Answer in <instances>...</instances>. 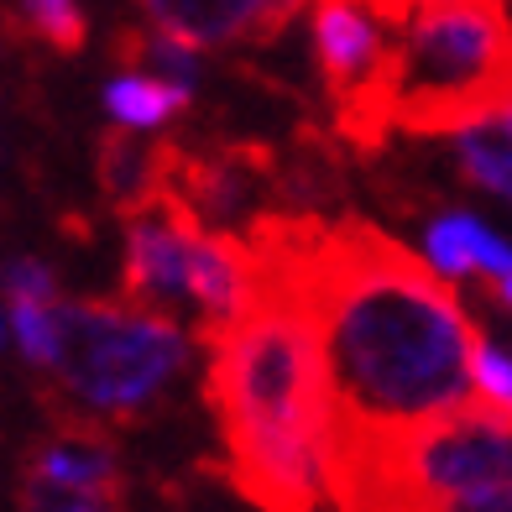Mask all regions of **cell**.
Here are the masks:
<instances>
[{
    "mask_svg": "<svg viewBox=\"0 0 512 512\" xmlns=\"http://www.w3.org/2000/svg\"><path fill=\"white\" fill-rule=\"evenodd\" d=\"M251 267L304 304L324 366V439L392 434L471 398L481 345L460 293L371 220L256 215Z\"/></svg>",
    "mask_w": 512,
    "mask_h": 512,
    "instance_id": "obj_1",
    "label": "cell"
},
{
    "mask_svg": "<svg viewBox=\"0 0 512 512\" xmlns=\"http://www.w3.org/2000/svg\"><path fill=\"white\" fill-rule=\"evenodd\" d=\"M204 351L225 481L262 512H324V366L304 304L256 272L246 309Z\"/></svg>",
    "mask_w": 512,
    "mask_h": 512,
    "instance_id": "obj_2",
    "label": "cell"
},
{
    "mask_svg": "<svg viewBox=\"0 0 512 512\" xmlns=\"http://www.w3.org/2000/svg\"><path fill=\"white\" fill-rule=\"evenodd\" d=\"M512 89V16L502 0L413 11L392 37L387 121L403 136H455L492 121Z\"/></svg>",
    "mask_w": 512,
    "mask_h": 512,
    "instance_id": "obj_3",
    "label": "cell"
},
{
    "mask_svg": "<svg viewBox=\"0 0 512 512\" xmlns=\"http://www.w3.org/2000/svg\"><path fill=\"white\" fill-rule=\"evenodd\" d=\"M58 314V356L53 392L100 424L142 418L162 387L189 366V340L168 314H152L126 298H74L53 304Z\"/></svg>",
    "mask_w": 512,
    "mask_h": 512,
    "instance_id": "obj_4",
    "label": "cell"
},
{
    "mask_svg": "<svg viewBox=\"0 0 512 512\" xmlns=\"http://www.w3.org/2000/svg\"><path fill=\"white\" fill-rule=\"evenodd\" d=\"M314 58L324 74V95L335 105L340 142H351L356 152H377L392 136V27L366 0H314Z\"/></svg>",
    "mask_w": 512,
    "mask_h": 512,
    "instance_id": "obj_5",
    "label": "cell"
},
{
    "mask_svg": "<svg viewBox=\"0 0 512 512\" xmlns=\"http://www.w3.org/2000/svg\"><path fill=\"white\" fill-rule=\"evenodd\" d=\"M189 215L194 209L168 189L152 209L126 220V272H121L126 304L173 319L178 298H189Z\"/></svg>",
    "mask_w": 512,
    "mask_h": 512,
    "instance_id": "obj_6",
    "label": "cell"
},
{
    "mask_svg": "<svg viewBox=\"0 0 512 512\" xmlns=\"http://www.w3.org/2000/svg\"><path fill=\"white\" fill-rule=\"evenodd\" d=\"M183 147L173 136H136L131 126H110L95 142V178L115 215H142L173 189Z\"/></svg>",
    "mask_w": 512,
    "mask_h": 512,
    "instance_id": "obj_7",
    "label": "cell"
},
{
    "mask_svg": "<svg viewBox=\"0 0 512 512\" xmlns=\"http://www.w3.org/2000/svg\"><path fill=\"white\" fill-rule=\"evenodd\" d=\"M21 476L74 486V492H100V497H131L121 455H115V434H68V429H58L53 439H42V445L27 455V471Z\"/></svg>",
    "mask_w": 512,
    "mask_h": 512,
    "instance_id": "obj_8",
    "label": "cell"
},
{
    "mask_svg": "<svg viewBox=\"0 0 512 512\" xmlns=\"http://www.w3.org/2000/svg\"><path fill=\"white\" fill-rule=\"evenodd\" d=\"M147 11L152 32L178 37L189 48H230L251 42L262 0H136Z\"/></svg>",
    "mask_w": 512,
    "mask_h": 512,
    "instance_id": "obj_9",
    "label": "cell"
},
{
    "mask_svg": "<svg viewBox=\"0 0 512 512\" xmlns=\"http://www.w3.org/2000/svg\"><path fill=\"white\" fill-rule=\"evenodd\" d=\"M330 502L335 512H512V471L429 486V492H340Z\"/></svg>",
    "mask_w": 512,
    "mask_h": 512,
    "instance_id": "obj_10",
    "label": "cell"
},
{
    "mask_svg": "<svg viewBox=\"0 0 512 512\" xmlns=\"http://www.w3.org/2000/svg\"><path fill=\"white\" fill-rule=\"evenodd\" d=\"M424 251H429V267L439 277H471V272H486V277H507L512 272V241H502L486 220L476 215H439L424 236Z\"/></svg>",
    "mask_w": 512,
    "mask_h": 512,
    "instance_id": "obj_11",
    "label": "cell"
},
{
    "mask_svg": "<svg viewBox=\"0 0 512 512\" xmlns=\"http://www.w3.org/2000/svg\"><path fill=\"white\" fill-rule=\"evenodd\" d=\"M455 142V162L460 173L476 183V189L497 194L512 204V131L502 121H481V126H465L450 136Z\"/></svg>",
    "mask_w": 512,
    "mask_h": 512,
    "instance_id": "obj_12",
    "label": "cell"
},
{
    "mask_svg": "<svg viewBox=\"0 0 512 512\" xmlns=\"http://www.w3.org/2000/svg\"><path fill=\"white\" fill-rule=\"evenodd\" d=\"M105 105H110V115L121 126L157 131V126H168L173 115L189 105V89H178V84L157 79V74H121L105 89Z\"/></svg>",
    "mask_w": 512,
    "mask_h": 512,
    "instance_id": "obj_13",
    "label": "cell"
},
{
    "mask_svg": "<svg viewBox=\"0 0 512 512\" xmlns=\"http://www.w3.org/2000/svg\"><path fill=\"white\" fill-rule=\"evenodd\" d=\"M21 21L53 53H84L89 42V21L79 11V0H21Z\"/></svg>",
    "mask_w": 512,
    "mask_h": 512,
    "instance_id": "obj_14",
    "label": "cell"
},
{
    "mask_svg": "<svg viewBox=\"0 0 512 512\" xmlns=\"http://www.w3.org/2000/svg\"><path fill=\"white\" fill-rule=\"evenodd\" d=\"M6 330L16 335L21 356H27L37 371H53V356H58V314L53 304H32V298H16L11 304V319Z\"/></svg>",
    "mask_w": 512,
    "mask_h": 512,
    "instance_id": "obj_15",
    "label": "cell"
},
{
    "mask_svg": "<svg viewBox=\"0 0 512 512\" xmlns=\"http://www.w3.org/2000/svg\"><path fill=\"white\" fill-rule=\"evenodd\" d=\"M21 512H126V497H100V492H74L37 476H21Z\"/></svg>",
    "mask_w": 512,
    "mask_h": 512,
    "instance_id": "obj_16",
    "label": "cell"
},
{
    "mask_svg": "<svg viewBox=\"0 0 512 512\" xmlns=\"http://www.w3.org/2000/svg\"><path fill=\"white\" fill-rule=\"evenodd\" d=\"M471 387L481 392L486 403L512 408V356H507V351H497V345L486 340V335H481L476 356H471Z\"/></svg>",
    "mask_w": 512,
    "mask_h": 512,
    "instance_id": "obj_17",
    "label": "cell"
},
{
    "mask_svg": "<svg viewBox=\"0 0 512 512\" xmlns=\"http://www.w3.org/2000/svg\"><path fill=\"white\" fill-rule=\"evenodd\" d=\"M0 293H6V304H16V298H32V304H58V277L32 262V256H21V262H11L6 272H0Z\"/></svg>",
    "mask_w": 512,
    "mask_h": 512,
    "instance_id": "obj_18",
    "label": "cell"
},
{
    "mask_svg": "<svg viewBox=\"0 0 512 512\" xmlns=\"http://www.w3.org/2000/svg\"><path fill=\"white\" fill-rule=\"evenodd\" d=\"M309 0H262V16H256V32L251 42H277L288 27H293V16L304 11Z\"/></svg>",
    "mask_w": 512,
    "mask_h": 512,
    "instance_id": "obj_19",
    "label": "cell"
},
{
    "mask_svg": "<svg viewBox=\"0 0 512 512\" xmlns=\"http://www.w3.org/2000/svg\"><path fill=\"white\" fill-rule=\"evenodd\" d=\"M366 6L377 11V16L387 21L392 32H398V27H403V21H408L413 11H424V6H450V0H366Z\"/></svg>",
    "mask_w": 512,
    "mask_h": 512,
    "instance_id": "obj_20",
    "label": "cell"
},
{
    "mask_svg": "<svg viewBox=\"0 0 512 512\" xmlns=\"http://www.w3.org/2000/svg\"><path fill=\"white\" fill-rule=\"evenodd\" d=\"M486 293H492V298H502V304L512 309V272H507V277H492V283H486Z\"/></svg>",
    "mask_w": 512,
    "mask_h": 512,
    "instance_id": "obj_21",
    "label": "cell"
},
{
    "mask_svg": "<svg viewBox=\"0 0 512 512\" xmlns=\"http://www.w3.org/2000/svg\"><path fill=\"white\" fill-rule=\"evenodd\" d=\"M492 121H502V126L512 131V89H507V95H502V105H497V115H492Z\"/></svg>",
    "mask_w": 512,
    "mask_h": 512,
    "instance_id": "obj_22",
    "label": "cell"
},
{
    "mask_svg": "<svg viewBox=\"0 0 512 512\" xmlns=\"http://www.w3.org/2000/svg\"><path fill=\"white\" fill-rule=\"evenodd\" d=\"M6 335H11V330H6V319H0V345H6Z\"/></svg>",
    "mask_w": 512,
    "mask_h": 512,
    "instance_id": "obj_23",
    "label": "cell"
}]
</instances>
